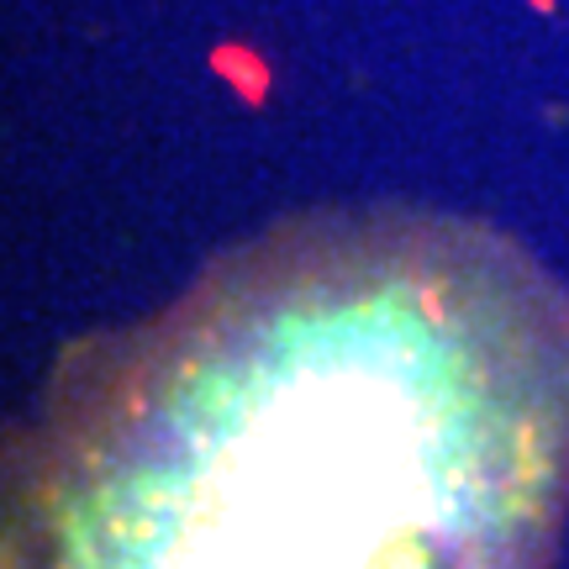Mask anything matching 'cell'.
I'll list each match as a JSON object with an SVG mask.
<instances>
[{
  "mask_svg": "<svg viewBox=\"0 0 569 569\" xmlns=\"http://www.w3.org/2000/svg\"><path fill=\"white\" fill-rule=\"evenodd\" d=\"M569 284L469 217L338 206L63 353L6 569H549Z\"/></svg>",
  "mask_w": 569,
  "mask_h": 569,
  "instance_id": "1",
  "label": "cell"
}]
</instances>
